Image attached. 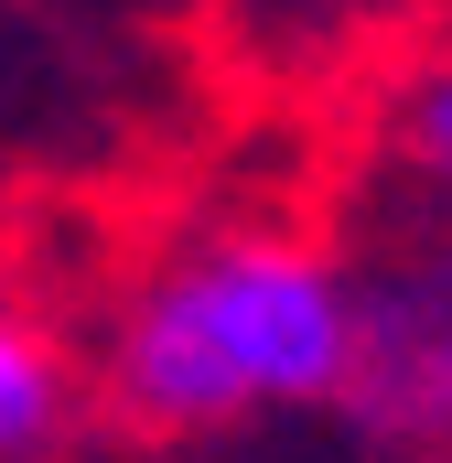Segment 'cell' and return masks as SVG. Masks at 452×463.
Returning a JSON list of instances; mask_svg holds the SVG:
<instances>
[{
  "label": "cell",
  "mask_w": 452,
  "mask_h": 463,
  "mask_svg": "<svg viewBox=\"0 0 452 463\" xmlns=\"http://www.w3.org/2000/svg\"><path fill=\"white\" fill-rule=\"evenodd\" d=\"M355 280L302 237H205L129 291L108 335V399L140 431H216L248 410L344 399Z\"/></svg>",
  "instance_id": "1"
},
{
  "label": "cell",
  "mask_w": 452,
  "mask_h": 463,
  "mask_svg": "<svg viewBox=\"0 0 452 463\" xmlns=\"http://www.w3.org/2000/svg\"><path fill=\"white\" fill-rule=\"evenodd\" d=\"M344 399L399 442H452V237L399 259L388 280H355Z\"/></svg>",
  "instance_id": "2"
},
{
  "label": "cell",
  "mask_w": 452,
  "mask_h": 463,
  "mask_svg": "<svg viewBox=\"0 0 452 463\" xmlns=\"http://www.w3.org/2000/svg\"><path fill=\"white\" fill-rule=\"evenodd\" d=\"M54 420H65V366H54V345L0 302V463L43 453Z\"/></svg>",
  "instance_id": "3"
},
{
  "label": "cell",
  "mask_w": 452,
  "mask_h": 463,
  "mask_svg": "<svg viewBox=\"0 0 452 463\" xmlns=\"http://www.w3.org/2000/svg\"><path fill=\"white\" fill-rule=\"evenodd\" d=\"M410 151H420V173L452 194V65H431L420 98H410Z\"/></svg>",
  "instance_id": "4"
},
{
  "label": "cell",
  "mask_w": 452,
  "mask_h": 463,
  "mask_svg": "<svg viewBox=\"0 0 452 463\" xmlns=\"http://www.w3.org/2000/svg\"><path fill=\"white\" fill-rule=\"evenodd\" d=\"M291 11H324V0H291Z\"/></svg>",
  "instance_id": "5"
}]
</instances>
